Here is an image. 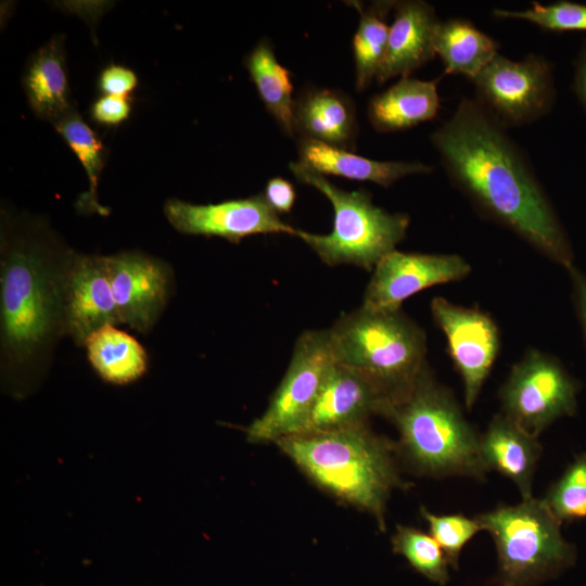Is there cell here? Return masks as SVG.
<instances>
[{
  "label": "cell",
  "mask_w": 586,
  "mask_h": 586,
  "mask_svg": "<svg viewBox=\"0 0 586 586\" xmlns=\"http://www.w3.org/2000/svg\"><path fill=\"white\" fill-rule=\"evenodd\" d=\"M431 142L451 182L483 214L573 267L569 238L526 154L476 100L462 98Z\"/></svg>",
  "instance_id": "1"
},
{
  "label": "cell",
  "mask_w": 586,
  "mask_h": 586,
  "mask_svg": "<svg viewBox=\"0 0 586 586\" xmlns=\"http://www.w3.org/2000/svg\"><path fill=\"white\" fill-rule=\"evenodd\" d=\"M73 254L44 221L22 216L2 221V371L20 394L66 335L65 281Z\"/></svg>",
  "instance_id": "2"
},
{
  "label": "cell",
  "mask_w": 586,
  "mask_h": 586,
  "mask_svg": "<svg viewBox=\"0 0 586 586\" xmlns=\"http://www.w3.org/2000/svg\"><path fill=\"white\" fill-rule=\"evenodd\" d=\"M281 451L319 488L368 512L385 528L386 502L406 483L396 464V445L368 423L282 437Z\"/></svg>",
  "instance_id": "3"
},
{
  "label": "cell",
  "mask_w": 586,
  "mask_h": 586,
  "mask_svg": "<svg viewBox=\"0 0 586 586\" xmlns=\"http://www.w3.org/2000/svg\"><path fill=\"white\" fill-rule=\"evenodd\" d=\"M386 418L399 433L396 453L416 473L440 477L485 476L480 436L450 391L435 381L428 366Z\"/></svg>",
  "instance_id": "4"
},
{
  "label": "cell",
  "mask_w": 586,
  "mask_h": 586,
  "mask_svg": "<svg viewBox=\"0 0 586 586\" xmlns=\"http://www.w3.org/2000/svg\"><path fill=\"white\" fill-rule=\"evenodd\" d=\"M328 332L335 361L374 385L392 407L426 367L425 333L402 309L360 306L339 317Z\"/></svg>",
  "instance_id": "5"
},
{
  "label": "cell",
  "mask_w": 586,
  "mask_h": 586,
  "mask_svg": "<svg viewBox=\"0 0 586 586\" xmlns=\"http://www.w3.org/2000/svg\"><path fill=\"white\" fill-rule=\"evenodd\" d=\"M290 169L298 181L320 191L333 207L331 232L316 234L298 229L296 235L326 265H354L373 270L405 238L410 222L407 214L377 206L366 190H342L327 176L300 162L290 163Z\"/></svg>",
  "instance_id": "6"
},
{
  "label": "cell",
  "mask_w": 586,
  "mask_h": 586,
  "mask_svg": "<svg viewBox=\"0 0 586 586\" xmlns=\"http://www.w3.org/2000/svg\"><path fill=\"white\" fill-rule=\"evenodd\" d=\"M475 519L495 543L499 586H537L575 562V547L543 498L500 504Z\"/></svg>",
  "instance_id": "7"
},
{
  "label": "cell",
  "mask_w": 586,
  "mask_h": 586,
  "mask_svg": "<svg viewBox=\"0 0 586 586\" xmlns=\"http://www.w3.org/2000/svg\"><path fill=\"white\" fill-rule=\"evenodd\" d=\"M335 362L328 329L304 331L267 409L247 426L249 442L277 443L301 432Z\"/></svg>",
  "instance_id": "8"
},
{
  "label": "cell",
  "mask_w": 586,
  "mask_h": 586,
  "mask_svg": "<svg viewBox=\"0 0 586 586\" xmlns=\"http://www.w3.org/2000/svg\"><path fill=\"white\" fill-rule=\"evenodd\" d=\"M472 81L475 100L505 128L535 123L556 101L552 65L539 54L521 61L497 54Z\"/></svg>",
  "instance_id": "9"
},
{
  "label": "cell",
  "mask_w": 586,
  "mask_h": 586,
  "mask_svg": "<svg viewBox=\"0 0 586 586\" xmlns=\"http://www.w3.org/2000/svg\"><path fill=\"white\" fill-rule=\"evenodd\" d=\"M578 386L563 366L539 351H530L510 371L500 390L502 415L538 436L577 407Z\"/></svg>",
  "instance_id": "10"
},
{
  "label": "cell",
  "mask_w": 586,
  "mask_h": 586,
  "mask_svg": "<svg viewBox=\"0 0 586 586\" xmlns=\"http://www.w3.org/2000/svg\"><path fill=\"white\" fill-rule=\"evenodd\" d=\"M431 313L446 337L451 360L463 383L466 406L471 408L498 355V328L484 311L456 305L442 296L432 300Z\"/></svg>",
  "instance_id": "11"
},
{
  "label": "cell",
  "mask_w": 586,
  "mask_h": 586,
  "mask_svg": "<svg viewBox=\"0 0 586 586\" xmlns=\"http://www.w3.org/2000/svg\"><path fill=\"white\" fill-rule=\"evenodd\" d=\"M163 211L168 222L179 232L219 237L234 243L253 234L285 233L296 237L298 232V229L281 220L263 193L215 204L169 199Z\"/></svg>",
  "instance_id": "12"
},
{
  "label": "cell",
  "mask_w": 586,
  "mask_h": 586,
  "mask_svg": "<svg viewBox=\"0 0 586 586\" xmlns=\"http://www.w3.org/2000/svg\"><path fill=\"white\" fill-rule=\"evenodd\" d=\"M470 271V264L458 254L394 250L373 268L361 306L372 310H398L408 297L430 286L461 280Z\"/></svg>",
  "instance_id": "13"
},
{
  "label": "cell",
  "mask_w": 586,
  "mask_h": 586,
  "mask_svg": "<svg viewBox=\"0 0 586 586\" xmlns=\"http://www.w3.org/2000/svg\"><path fill=\"white\" fill-rule=\"evenodd\" d=\"M106 264L120 323L148 333L169 301L170 267L137 251L106 256Z\"/></svg>",
  "instance_id": "14"
},
{
  "label": "cell",
  "mask_w": 586,
  "mask_h": 586,
  "mask_svg": "<svg viewBox=\"0 0 586 586\" xmlns=\"http://www.w3.org/2000/svg\"><path fill=\"white\" fill-rule=\"evenodd\" d=\"M106 256L74 252L65 281L66 335L77 345L106 324H119Z\"/></svg>",
  "instance_id": "15"
},
{
  "label": "cell",
  "mask_w": 586,
  "mask_h": 586,
  "mask_svg": "<svg viewBox=\"0 0 586 586\" xmlns=\"http://www.w3.org/2000/svg\"><path fill=\"white\" fill-rule=\"evenodd\" d=\"M391 408L392 403L374 385L357 372L335 362L298 433L365 424L373 415L386 418Z\"/></svg>",
  "instance_id": "16"
},
{
  "label": "cell",
  "mask_w": 586,
  "mask_h": 586,
  "mask_svg": "<svg viewBox=\"0 0 586 586\" xmlns=\"http://www.w3.org/2000/svg\"><path fill=\"white\" fill-rule=\"evenodd\" d=\"M386 50L375 77L378 84L413 71L435 58L441 21L431 4L421 0L396 1Z\"/></svg>",
  "instance_id": "17"
},
{
  "label": "cell",
  "mask_w": 586,
  "mask_h": 586,
  "mask_svg": "<svg viewBox=\"0 0 586 586\" xmlns=\"http://www.w3.org/2000/svg\"><path fill=\"white\" fill-rule=\"evenodd\" d=\"M294 130L302 138L352 150L358 125L352 99L339 90L308 87L294 101Z\"/></svg>",
  "instance_id": "18"
},
{
  "label": "cell",
  "mask_w": 586,
  "mask_h": 586,
  "mask_svg": "<svg viewBox=\"0 0 586 586\" xmlns=\"http://www.w3.org/2000/svg\"><path fill=\"white\" fill-rule=\"evenodd\" d=\"M480 451L487 471L494 470L512 481L522 498L532 497V484L542 455L535 436L506 416L496 415L480 436Z\"/></svg>",
  "instance_id": "19"
},
{
  "label": "cell",
  "mask_w": 586,
  "mask_h": 586,
  "mask_svg": "<svg viewBox=\"0 0 586 586\" xmlns=\"http://www.w3.org/2000/svg\"><path fill=\"white\" fill-rule=\"evenodd\" d=\"M297 148L298 162L316 173L369 181L384 188L406 176L433 170L432 166L421 162L375 161L308 138L301 137Z\"/></svg>",
  "instance_id": "20"
},
{
  "label": "cell",
  "mask_w": 586,
  "mask_h": 586,
  "mask_svg": "<svg viewBox=\"0 0 586 586\" xmlns=\"http://www.w3.org/2000/svg\"><path fill=\"white\" fill-rule=\"evenodd\" d=\"M22 85L33 112L53 125L74 109L62 37L52 38L31 55Z\"/></svg>",
  "instance_id": "21"
},
{
  "label": "cell",
  "mask_w": 586,
  "mask_h": 586,
  "mask_svg": "<svg viewBox=\"0 0 586 586\" xmlns=\"http://www.w3.org/2000/svg\"><path fill=\"white\" fill-rule=\"evenodd\" d=\"M440 110L437 80L402 77L371 98L368 118L379 132H394L433 119Z\"/></svg>",
  "instance_id": "22"
},
{
  "label": "cell",
  "mask_w": 586,
  "mask_h": 586,
  "mask_svg": "<svg viewBox=\"0 0 586 586\" xmlns=\"http://www.w3.org/2000/svg\"><path fill=\"white\" fill-rule=\"evenodd\" d=\"M84 346L90 365L99 377L123 385L141 378L148 368V355L136 337L106 324L93 331Z\"/></svg>",
  "instance_id": "23"
},
{
  "label": "cell",
  "mask_w": 586,
  "mask_h": 586,
  "mask_svg": "<svg viewBox=\"0 0 586 586\" xmlns=\"http://www.w3.org/2000/svg\"><path fill=\"white\" fill-rule=\"evenodd\" d=\"M498 42L470 21L454 17L441 22L435 52L446 74L462 75L473 80L499 54Z\"/></svg>",
  "instance_id": "24"
},
{
  "label": "cell",
  "mask_w": 586,
  "mask_h": 586,
  "mask_svg": "<svg viewBox=\"0 0 586 586\" xmlns=\"http://www.w3.org/2000/svg\"><path fill=\"white\" fill-rule=\"evenodd\" d=\"M244 64L266 110L285 135L294 136L291 73L279 63L271 43L260 40L246 55Z\"/></svg>",
  "instance_id": "25"
},
{
  "label": "cell",
  "mask_w": 586,
  "mask_h": 586,
  "mask_svg": "<svg viewBox=\"0 0 586 586\" xmlns=\"http://www.w3.org/2000/svg\"><path fill=\"white\" fill-rule=\"evenodd\" d=\"M395 2L373 1L368 5L358 1L349 2L359 13L358 27L353 38L355 86L358 91L365 90L375 80L387 44V17Z\"/></svg>",
  "instance_id": "26"
},
{
  "label": "cell",
  "mask_w": 586,
  "mask_h": 586,
  "mask_svg": "<svg viewBox=\"0 0 586 586\" xmlns=\"http://www.w3.org/2000/svg\"><path fill=\"white\" fill-rule=\"evenodd\" d=\"M54 127L77 156L89 180V191L79 199L77 207L85 213L107 215L109 211L97 200L98 181L104 166L103 145L98 135L74 109Z\"/></svg>",
  "instance_id": "27"
},
{
  "label": "cell",
  "mask_w": 586,
  "mask_h": 586,
  "mask_svg": "<svg viewBox=\"0 0 586 586\" xmlns=\"http://www.w3.org/2000/svg\"><path fill=\"white\" fill-rule=\"evenodd\" d=\"M393 551L403 556L424 577L440 585L449 581V562L431 534L408 525H397L392 536Z\"/></svg>",
  "instance_id": "28"
},
{
  "label": "cell",
  "mask_w": 586,
  "mask_h": 586,
  "mask_svg": "<svg viewBox=\"0 0 586 586\" xmlns=\"http://www.w3.org/2000/svg\"><path fill=\"white\" fill-rule=\"evenodd\" d=\"M543 500L561 523L586 519V453L565 468Z\"/></svg>",
  "instance_id": "29"
},
{
  "label": "cell",
  "mask_w": 586,
  "mask_h": 586,
  "mask_svg": "<svg viewBox=\"0 0 586 586\" xmlns=\"http://www.w3.org/2000/svg\"><path fill=\"white\" fill-rule=\"evenodd\" d=\"M492 13L498 18L527 21L549 31L586 30V4L572 1L549 4L534 1L526 10L495 9Z\"/></svg>",
  "instance_id": "30"
},
{
  "label": "cell",
  "mask_w": 586,
  "mask_h": 586,
  "mask_svg": "<svg viewBox=\"0 0 586 586\" xmlns=\"http://www.w3.org/2000/svg\"><path fill=\"white\" fill-rule=\"evenodd\" d=\"M420 513L429 525V533L445 552L449 565L458 569L462 549L483 531L477 520L461 513L435 514L425 507H421Z\"/></svg>",
  "instance_id": "31"
},
{
  "label": "cell",
  "mask_w": 586,
  "mask_h": 586,
  "mask_svg": "<svg viewBox=\"0 0 586 586\" xmlns=\"http://www.w3.org/2000/svg\"><path fill=\"white\" fill-rule=\"evenodd\" d=\"M138 85L135 72L128 67L111 64L99 75L98 86L105 95L127 98Z\"/></svg>",
  "instance_id": "32"
},
{
  "label": "cell",
  "mask_w": 586,
  "mask_h": 586,
  "mask_svg": "<svg viewBox=\"0 0 586 586\" xmlns=\"http://www.w3.org/2000/svg\"><path fill=\"white\" fill-rule=\"evenodd\" d=\"M131 112L128 98L102 95L91 105L90 114L94 122L104 126H116L126 120Z\"/></svg>",
  "instance_id": "33"
},
{
  "label": "cell",
  "mask_w": 586,
  "mask_h": 586,
  "mask_svg": "<svg viewBox=\"0 0 586 586\" xmlns=\"http://www.w3.org/2000/svg\"><path fill=\"white\" fill-rule=\"evenodd\" d=\"M263 194L269 206L278 215L290 213L296 199L293 184L281 177L269 179Z\"/></svg>",
  "instance_id": "34"
},
{
  "label": "cell",
  "mask_w": 586,
  "mask_h": 586,
  "mask_svg": "<svg viewBox=\"0 0 586 586\" xmlns=\"http://www.w3.org/2000/svg\"><path fill=\"white\" fill-rule=\"evenodd\" d=\"M573 282V295L586 339V275L574 266L569 270Z\"/></svg>",
  "instance_id": "35"
},
{
  "label": "cell",
  "mask_w": 586,
  "mask_h": 586,
  "mask_svg": "<svg viewBox=\"0 0 586 586\" xmlns=\"http://www.w3.org/2000/svg\"><path fill=\"white\" fill-rule=\"evenodd\" d=\"M573 87L578 100L586 109V48L582 50L577 59Z\"/></svg>",
  "instance_id": "36"
}]
</instances>
